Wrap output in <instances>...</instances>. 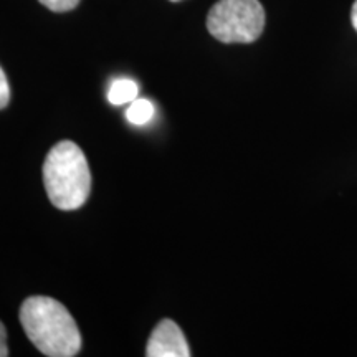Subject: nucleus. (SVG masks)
<instances>
[{"instance_id": "f257e3e1", "label": "nucleus", "mask_w": 357, "mask_h": 357, "mask_svg": "<svg viewBox=\"0 0 357 357\" xmlns=\"http://www.w3.org/2000/svg\"><path fill=\"white\" fill-rule=\"evenodd\" d=\"M20 323L32 344L48 357H73L82 334L70 311L48 296H30L20 307Z\"/></svg>"}, {"instance_id": "f03ea898", "label": "nucleus", "mask_w": 357, "mask_h": 357, "mask_svg": "<svg viewBox=\"0 0 357 357\" xmlns=\"http://www.w3.org/2000/svg\"><path fill=\"white\" fill-rule=\"evenodd\" d=\"M43 182L56 208L75 211L84 205L91 190V172L79 146L71 141L58 142L45 159Z\"/></svg>"}, {"instance_id": "7ed1b4c3", "label": "nucleus", "mask_w": 357, "mask_h": 357, "mask_svg": "<svg viewBox=\"0 0 357 357\" xmlns=\"http://www.w3.org/2000/svg\"><path fill=\"white\" fill-rule=\"evenodd\" d=\"M207 29L222 43H253L265 29L258 0H218L207 15Z\"/></svg>"}, {"instance_id": "20e7f679", "label": "nucleus", "mask_w": 357, "mask_h": 357, "mask_svg": "<svg viewBox=\"0 0 357 357\" xmlns=\"http://www.w3.org/2000/svg\"><path fill=\"white\" fill-rule=\"evenodd\" d=\"M147 357H189L190 349L184 333L171 319H162L155 326L146 347Z\"/></svg>"}, {"instance_id": "39448f33", "label": "nucleus", "mask_w": 357, "mask_h": 357, "mask_svg": "<svg viewBox=\"0 0 357 357\" xmlns=\"http://www.w3.org/2000/svg\"><path fill=\"white\" fill-rule=\"evenodd\" d=\"M139 95V86H137L136 82L129 78H119L114 79L111 83L109 91H108V100L113 105H126V102H131Z\"/></svg>"}, {"instance_id": "423d86ee", "label": "nucleus", "mask_w": 357, "mask_h": 357, "mask_svg": "<svg viewBox=\"0 0 357 357\" xmlns=\"http://www.w3.org/2000/svg\"><path fill=\"white\" fill-rule=\"evenodd\" d=\"M154 105L146 98H136L126 111V119L134 126H144L153 119Z\"/></svg>"}, {"instance_id": "0eeeda50", "label": "nucleus", "mask_w": 357, "mask_h": 357, "mask_svg": "<svg viewBox=\"0 0 357 357\" xmlns=\"http://www.w3.org/2000/svg\"><path fill=\"white\" fill-rule=\"evenodd\" d=\"M38 2L53 12H68L78 7L82 0H38Z\"/></svg>"}, {"instance_id": "6e6552de", "label": "nucleus", "mask_w": 357, "mask_h": 357, "mask_svg": "<svg viewBox=\"0 0 357 357\" xmlns=\"http://www.w3.org/2000/svg\"><path fill=\"white\" fill-rule=\"evenodd\" d=\"M8 101H10V86H8L6 73L0 66V109L7 108Z\"/></svg>"}, {"instance_id": "1a4fd4ad", "label": "nucleus", "mask_w": 357, "mask_h": 357, "mask_svg": "<svg viewBox=\"0 0 357 357\" xmlns=\"http://www.w3.org/2000/svg\"><path fill=\"white\" fill-rule=\"evenodd\" d=\"M7 356H8L7 331H6V326H3L2 321H0V357H7Z\"/></svg>"}, {"instance_id": "9d476101", "label": "nucleus", "mask_w": 357, "mask_h": 357, "mask_svg": "<svg viewBox=\"0 0 357 357\" xmlns=\"http://www.w3.org/2000/svg\"><path fill=\"white\" fill-rule=\"evenodd\" d=\"M351 22H352V26L356 29L357 32V0L354 2V6H352V12H351Z\"/></svg>"}, {"instance_id": "9b49d317", "label": "nucleus", "mask_w": 357, "mask_h": 357, "mask_svg": "<svg viewBox=\"0 0 357 357\" xmlns=\"http://www.w3.org/2000/svg\"><path fill=\"white\" fill-rule=\"evenodd\" d=\"M171 2H181V0H171Z\"/></svg>"}]
</instances>
